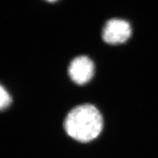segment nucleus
<instances>
[{
  "instance_id": "f03ea898",
  "label": "nucleus",
  "mask_w": 158,
  "mask_h": 158,
  "mask_svg": "<svg viewBox=\"0 0 158 158\" xmlns=\"http://www.w3.org/2000/svg\"><path fill=\"white\" fill-rule=\"evenodd\" d=\"M130 24L125 20L113 19L108 21L103 28L102 38L110 44H118L125 42L131 36Z\"/></svg>"
},
{
  "instance_id": "f257e3e1",
  "label": "nucleus",
  "mask_w": 158,
  "mask_h": 158,
  "mask_svg": "<svg viewBox=\"0 0 158 158\" xmlns=\"http://www.w3.org/2000/svg\"><path fill=\"white\" fill-rule=\"evenodd\" d=\"M103 121L98 109L90 104L78 106L69 113L64 129L73 140L87 144L96 140L103 130Z\"/></svg>"
},
{
  "instance_id": "7ed1b4c3",
  "label": "nucleus",
  "mask_w": 158,
  "mask_h": 158,
  "mask_svg": "<svg viewBox=\"0 0 158 158\" xmlns=\"http://www.w3.org/2000/svg\"><path fill=\"white\" fill-rule=\"evenodd\" d=\"M94 73V65L86 56H79L71 62L69 74L72 81L77 85H85L91 80Z\"/></svg>"
},
{
  "instance_id": "20e7f679",
  "label": "nucleus",
  "mask_w": 158,
  "mask_h": 158,
  "mask_svg": "<svg viewBox=\"0 0 158 158\" xmlns=\"http://www.w3.org/2000/svg\"><path fill=\"white\" fill-rule=\"evenodd\" d=\"M11 102V98L7 91L1 85L0 88V108L3 110L7 108Z\"/></svg>"
}]
</instances>
